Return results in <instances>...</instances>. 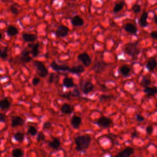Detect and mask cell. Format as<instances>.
I'll use <instances>...</instances> for the list:
<instances>
[{
    "mask_svg": "<svg viewBox=\"0 0 157 157\" xmlns=\"http://www.w3.org/2000/svg\"><path fill=\"white\" fill-rule=\"evenodd\" d=\"M69 33V28L64 25H60L56 31V34L58 37H66Z\"/></svg>",
    "mask_w": 157,
    "mask_h": 157,
    "instance_id": "obj_6",
    "label": "cell"
},
{
    "mask_svg": "<svg viewBox=\"0 0 157 157\" xmlns=\"http://www.w3.org/2000/svg\"><path fill=\"white\" fill-rule=\"evenodd\" d=\"M156 107H157V103H156Z\"/></svg>",
    "mask_w": 157,
    "mask_h": 157,
    "instance_id": "obj_47",
    "label": "cell"
},
{
    "mask_svg": "<svg viewBox=\"0 0 157 157\" xmlns=\"http://www.w3.org/2000/svg\"><path fill=\"white\" fill-rule=\"evenodd\" d=\"M84 71H85L84 67L82 65L79 64V65H77V66H76L72 67L71 68H69L68 71L72 73V74H79L84 72Z\"/></svg>",
    "mask_w": 157,
    "mask_h": 157,
    "instance_id": "obj_13",
    "label": "cell"
},
{
    "mask_svg": "<svg viewBox=\"0 0 157 157\" xmlns=\"http://www.w3.org/2000/svg\"><path fill=\"white\" fill-rule=\"evenodd\" d=\"M1 39H2V34L0 33V40H1Z\"/></svg>",
    "mask_w": 157,
    "mask_h": 157,
    "instance_id": "obj_45",
    "label": "cell"
},
{
    "mask_svg": "<svg viewBox=\"0 0 157 157\" xmlns=\"http://www.w3.org/2000/svg\"><path fill=\"white\" fill-rule=\"evenodd\" d=\"M136 120L138 121H140V122L143 121L144 120V117H142L141 115H137L136 116Z\"/></svg>",
    "mask_w": 157,
    "mask_h": 157,
    "instance_id": "obj_39",
    "label": "cell"
},
{
    "mask_svg": "<svg viewBox=\"0 0 157 157\" xmlns=\"http://www.w3.org/2000/svg\"><path fill=\"white\" fill-rule=\"evenodd\" d=\"M141 9V6L138 5V4H134L132 7V10L135 14H138V13L140 12Z\"/></svg>",
    "mask_w": 157,
    "mask_h": 157,
    "instance_id": "obj_33",
    "label": "cell"
},
{
    "mask_svg": "<svg viewBox=\"0 0 157 157\" xmlns=\"http://www.w3.org/2000/svg\"><path fill=\"white\" fill-rule=\"evenodd\" d=\"M74 141L76 144V150L78 152H84L89 147L91 138L89 135H81L76 137Z\"/></svg>",
    "mask_w": 157,
    "mask_h": 157,
    "instance_id": "obj_1",
    "label": "cell"
},
{
    "mask_svg": "<svg viewBox=\"0 0 157 157\" xmlns=\"http://www.w3.org/2000/svg\"><path fill=\"white\" fill-rule=\"evenodd\" d=\"M153 131H154V128L150 125L148 126L147 127V128H146V132H147V133L148 134H150V135L152 133H153Z\"/></svg>",
    "mask_w": 157,
    "mask_h": 157,
    "instance_id": "obj_38",
    "label": "cell"
},
{
    "mask_svg": "<svg viewBox=\"0 0 157 157\" xmlns=\"http://www.w3.org/2000/svg\"><path fill=\"white\" fill-rule=\"evenodd\" d=\"M22 37L25 42H34L37 39V36L33 34L23 33Z\"/></svg>",
    "mask_w": 157,
    "mask_h": 157,
    "instance_id": "obj_20",
    "label": "cell"
},
{
    "mask_svg": "<svg viewBox=\"0 0 157 157\" xmlns=\"http://www.w3.org/2000/svg\"><path fill=\"white\" fill-rule=\"evenodd\" d=\"M11 103L7 99H3L0 101V108L3 110L7 109L10 107Z\"/></svg>",
    "mask_w": 157,
    "mask_h": 157,
    "instance_id": "obj_23",
    "label": "cell"
},
{
    "mask_svg": "<svg viewBox=\"0 0 157 157\" xmlns=\"http://www.w3.org/2000/svg\"><path fill=\"white\" fill-rule=\"evenodd\" d=\"M23 155V150L20 148H16L12 151V156L13 157H22Z\"/></svg>",
    "mask_w": 157,
    "mask_h": 157,
    "instance_id": "obj_26",
    "label": "cell"
},
{
    "mask_svg": "<svg viewBox=\"0 0 157 157\" xmlns=\"http://www.w3.org/2000/svg\"><path fill=\"white\" fill-rule=\"evenodd\" d=\"M150 84H151L150 78H149V77H147V76H144L142 78V79L141 82V85L142 87H147L149 86V85H150Z\"/></svg>",
    "mask_w": 157,
    "mask_h": 157,
    "instance_id": "obj_29",
    "label": "cell"
},
{
    "mask_svg": "<svg viewBox=\"0 0 157 157\" xmlns=\"http://www.w3.org/2000/svg\"><path fill=\"white\" fill-rule=\"evenodd\" d=\"M107 64L106 63H104V62H98L95 63L93 69H95V71L96 72H101L104 71L105 69Z\"/></svg>",
    "mask_w": 157,
    "mask_h": 157,
    "instance_id": "obj_10",
    "label": "cell"
},
{
    "mask_svg": "<svg viewBox=\"0 0 157 157\" xmlns=\"http://www.w3.org/2000/svg\"><path fill=\"white\" fill-rule=\"evenodd\" d=\"M28 132L30 134L32 135V136H34V135H36L37 133V129L34 127V126H31L29 127Z\"/></svg>",
    "mask_w": 157,
    "mask_h": 157,
    "instance_id": "obj_32",
    "label": "cell"
},
{
    "mask_svg": "<svg viewBox=\"0 0 157 157\" xmlns=\"http://www.w3.org/2000/svg\"><path fill=\"white\" fill-rule=\"evenodd\" d=\"M125 2L123 1H120L119 3H117V4H115V5L114 7V12L115 13H117L120 12V11L122 10V9L123 8L124 6H125Z\"/></svg>",
    "mask_w": 157,
    "mask_h": 157,
    "instance_id": "obj_28",
    "label": "cell"
},
{
    "mask_svg": "<svg viewBox=\"0 0 157 157\" xmlns=\"http://www.w3.org/2000/svg\"><path fill=\"white\" fill-rule=\"evenodd\" d=\"M61 142L60 140L57 138H54L53 141H52L49 142V146L52 148V149L56 150L58 149V148L60 147Z\"/></svg>",
    "mask_w": 157,
    "mask_h": 157,
    "instance_id": "obj_22",
    "label": "cell"
},
{
    "mask_svg": "<svg viewBox=\"0 0 157 157\" xmlns=\"http://www.w3.org/2000/svg\"><path fill=\"white\" fill-rule=\"evenodd\" d=\"M119 71L121 74L123 76H128L131 72V69L126 65H124V66H122L119 68Z\"/></svg>",
    "mask_w": 157,
    "mask_h": 157,
    "instance_id": "obj_24",
    "label": "cell"
},
{
    "mask_svg": "<svg viewBox=\"0 0 157 157\" xmlns=\"http://www.w3.org/2000/svg\"><path fill=\"white\" fill-rule=\"evenodd\" d=\"M154 22L157 24V15H155L154 17Z\"/></svg>",
    "mask_w": 157,
    "mask_h": 157,
    "instance_id": "obj_44",
    "label": "cell"
},
{
    "mask_svg": "<svg viewBox=\"0 0 157 157\" xmlns=\"http://www.w3.org/2000/svg\"><path fill=\"white\" fill-rule=\"evenodd\" d=\"M94 89V85L92 84V82H91L90 81H87L85 83V84L83 87L82 90L83 92H84L85 94H89L90 93L91 91H92Z\"/></svg>",
    "mask_w": 157,
    "mask_h": 157,
    "instance_id": "obj_12",
    "label": "cell"
},
{
    "mask_svg": "<svg viewBox=\"0 0 157 157\" xmlns=\"http://www.w3.org/2000/svg\"><path fill=\"white\" fill-rule=\"evenodd\" d=\"M24 124V120L22 118L16 116L12 119V127H17V126H21Z\"/></svg>",
    "mask_w": 157,
    "mask_h": 157,
    "instance_id": "obj_11",
    "label": "cell"
},
{
    "mask_svg": "<svg viewBox=\"0 0 157 157\" xmlns=\"http://www.w3.org/2000/svg\"><path fill=\"white\" fill-rule=\"evenodd\" d=\"M96 123L99 126H101V127L108 128L112 124V120L108 117H101L99 118L97 121H96Z\"/></svg>",
    "mask_w": 157,
    "mask_h": 157,
    "instance_id": "obj_4",
    "label": "cell"
},
{
    "mask_svg": "<svg viewBox=\"0 0 157 157\" xmlns=\"http://www.w3.org/2000/svg\"><path fill=\"white\" fill-rule=\"evenodd\" d=\"M20 60L21 62H23V63H28L30 62H31L32 58L30 56V52L28 51L24 50L22 52V53H21Z\"/></svg>",
    "mask_w": 157,
    "mask_h": 157,
    "instance_id": "obj_16",
    "label": "cell"
},
{
    "mask_svg": "<svg viewBox=\"0 0 157 157\" xmlns=\"http://www.w3.org/2000/svg\"><path fill=\"white\" fill-rule=\"evenodd\" d=\"M7 33L11 36H14L17 35L19 33L18 30L14 26H9L7 30Z\"/></svg>",
    "mask_w": 157,
    "mask_h": 157,
    "instance_id": "obj_27",
    "label": "cell"
},
{
    "mask_svg": "<svg viewBox=\"0 0 157 157\" xmlns=\"http://www.w3.org/2000/svg\"><path fill=\"white\" fill-rule=\"evenodd\" d=\"M63 85L67 88H71L74 86V83L72 78L65 77L63 80Z\"/></svg>",
    "mask_w": 157,
    "mask_h": 157,
    "instance_id": "obj_25",
    "label": "cell"
},
{
    "mask_svg": "<svg viewBox=\"0 0 157 157\" xmlns=\"http://www.w3.org/2000/svg\"><path fill=\"white\" fill-rule=\"evenodd\" d=\"M78 59L82 62L85 66L88 67L91 63V59L87 53H82L78 55Z\"/></svg>",
    "mask_w": 157,
    "mask_h": 157,
    "instance_id": "obj_5",
    "label": "cell"
},
{
    "mask_svg": "<svg viewBox=\"0 0 157 157\" xmlns=\"http://www.w3.org/2000/svg\"><path fill=\"white\" fill-rule=\"evenodd\" d=\"M51 68L54 69V70L56 71H69V67L66 66V65H61L56 63V62H54L50 64Z\"/></svg>",
    "mask_w": 157,
    "mask_h": 157,
    "instance_id": "obj_7",
    "label": "cell"
},
{
    "mask_svg": "<svg viewBox=\"0 0 157 157\" xmlns=\"http://www.w3.org/2000/svg\"><path fill=\"white\" fill-rule=\"evenodd\" d=\"M39 83H40V79H39V78L35 77L33 78L32 81V84L34 86H36L38 85Z\"/></svg>",
    "mask_w": 157,
    "mask_h": 157,
    "instance_id": "obj_37",
    "label": "cell"
},
{
    "mask_svg": "<svg viewBox=\"0 0 157 157\" xmlns=\"http://www.w3.org/2000/svg\"><path fill=\"white\" fill-rule=\"evenodd\" d=\"M71 23L72 25L76 26V27H81L84 23V21L80 16L76 15L71 19Z\"/></svg>",
    "mask_w": 157,
    "mask_h": 157,
    "instance_id": "obj_14",
    "label": "cell"
},
{
    "mask_svg": "<svg viewBox=\"0 0 157 157\" xmlns=\"http://www.w3.org/2000/svg\"><path fill=\"white\" fill-rule=\"evenodd\" d=\"M147 18H148V13L146 11L143 12L141 15V17L139 20V24L141 27H146L147 25Z\"/></svg>",
    "mask_w": 157,
    "mask_h": 157,
    "instance_id": "obj_21",
    "label": "cell"
},
{
    "mask_svg": "<svg viewBox=\"0 0 157 157\" xmlns=\"http://www.w3.org/2000/svg\"><path fill=\"white\" fill-rule=\"evenodd\" d=\"M61 111L64 114H70L73 112V107L69 104L65 103L63 104L62 107H61Z\"/></svg>",
    "mask_w": 157,
    "mask_h": 157,
    "instance_id": "obj_18",
    "label": "cell"
},
{
    "mask_svg": "<svg viewBox=\"0 0 157 157\" xmlns=\"http://www.w3.org/2000/svg\"><path fill=\"white\" fill-rule=\"evenodd\" d=\"M82 123V119L80 117L74 115L72 117L71 120V123L72 127L75 129L79 128Z\"/></svg>",
    "mask_w": 157,
    "mask_h": 157,
    "instance_id": "obj_9",
    "label": "cell"
},
{
    "mask_svg": "<svg viewBox=\"0 0 157 157\" xmlns=\"http://www.w3.org/2000/svg\"><path fill=\"white\" fill-rule=\"evenodd\" d=\"M51 123H50V122H46V123H44V128L45 129H49V128L51 127Z\"/></svg>",
    "mask_w": 157,
    "mask_h": 157,
    "instance_id": "obj_40",
    "label": "cell"
},
{
    "mask_svg": "<svg viewBox=\"0 0 157 157\" xmlns=\"http://www.w3.org/2000/svg\"><path fill=\"white\" fill-rule=\"evenodd\" d=\"M134 152V149L132 147H128L125 148V149L121 151L115 157H129L132 155Z\"/></svg>",
    "mask_w": 157,
    "mask_h": 157,
    "instance_id": "obj_8",
    "label": "cell"
},
{
    "mask_svg": "<svg viewBox=\"0 0 157 157\" xmlns=\"http://www.w3.org/2000/svg\"><path fill=\"white\" fill-rule=\"evenodd\" d=\"M39 44H36L32 46V53L34 57H36L39 54Z\"/></svg>",
    "mask_w": 157,
    "mask_h": 157,
    "instance_id": "obj_30",
    "label": "cell"
},
{
    "mask_svg": "<svg viewBox=\"0 0 157 157\" xmlns=\"http://www.w3.org/2000/svg\"><path fill=\"white\" fill-rule=\"evenodd\" d=\"M34 66L36 68L38 74L41 77H46L48 75V71L43 63L39 61L34 62Z\"/></svg>",
    "mask_w": 157,
    "mask_h": 157,
    "instance_id": "obj_2",
    "label": "cell"
},
{
    "mask_svg": "<svg viewBox=\"0 0 157 157\" xmlns=\"http://www.w3.org/2000/svg\"><path fill=\"white\" fill-rule=\"evenodd\" d=\"M0 57L2 59H6L7 57V49H4L3 51H1V54H0Z\"/></svg>",
    "mask_w": 157,
    "mask_h": 157,
    "instance_id": "obj_35",
    "label": "cell"
},
{
    "mask_svg": "<svg viewBox=\"0 0 157 157\" xmlns=\"http://www.w3.org/2000/svg\"><path fill=\"white\" fill-rule=\"evenodd\" d=\"M144 92L146 93V95L149 97L154 96L157 93V87H145L144 90Z\"/></svg>",
    "mask_w": 157,
    "mask_h": 157,
    "instance_id": "obj_17",
    "label": "cell"
},
{
    "mask_svg": "<svg viewBox=\"0 0 157 157\" xmlns=\"http://www.w3.org/2000/svg\"><path fill=\"white\" fill-rule=\"evenodd\" d=\"M124 29L126 32L131 34H134L137 32L136 27L132 23H127L126 25H125V26L124 27Z\"/></svg>",
    "mask_w": 157,
    "mask_h": 157,
    "instance_id": "obj_15",
    "label": "cell"
},
{
    "mask_svg": "<svg viewBox=\"0 0 157 157\" xmlns=\"http://www.w3.org/2000/svg\"><path fill=\"white\" fill-rule=\"evenodd\" d=\"M1 50L0 49V54H1Z\"/></svg>",
    "mask_w": 157,
    "mask_h": 157,
    "instance_id": "obj_46",
    "label": "cell"
},
{
    "mask_svg": "<svg viewBox=\"0 0 157 157\" xmlns=\"http://www.w3.org/2000/svg\"><path fill=\"white\" fill-rule=\"evenodd\" d=\"M14 138L17 141L21 142L24 139V134L20 132H18L14 134Z\"/></svg>",
    "mask_w": 157,
    "mask_h": 157,
    "instance_id": "obj_31",
    "label": "cell"
},
{
    "mask_svg": "<svg viewBox=\"0 0 157 157\" xmlns=\"http://www.w3.org/2000/svg\"><path fill=\"white\" fill-rule=\"evenodd\" d=\"M125 52L129 56L133 57L136 56L139 53V50L137 47V44L135 43H129L126 44L124 49Z\"/></svg>",
    "mask_w": 157,
    "mask_h": 157,
    "instance_id": "obj_3",
    "label": "cell"
},
{
    "mask_svg": "<svg viewBox=\"0 0 157 157\" xmlns=\"http://www.w3.org/2000/svg\"><path fill=\"white\" fill-rule=\"evenodd\" d=\"M101 100H104V99H106L107 98H109L110 97L109 96H106V95H101Z\"/></svg>",
    "mask_w": 157,
    "mask_h": 157,
    "instance_id": "obj_43",
    "label": "cell"
},
{
    "mask_svg": "<svg viewBox=\"0 0 157 157\" xmlns=\"http://www.w3.org/2000/svg\"><path fill=\"white\" fill-rule=\"evenodd\" d=\"M146 66L147 69H149V71H154L156 68V67L157 66V62L155 60V58H151L148 61Z\"/></svg>",
    "mask_w": 157,
    "mask_h": 157,
    "instance_id": "obj_19",
    "label": "cell"
},
{
    "mask_svg": "<svg viewBox=\"0 0 157 157\" xmlns=\"http://www.w3.org/2000/svg\"><path fill=\"white\" fill-rule=\"evenodd\" d=\"M70 95H71V97L72 96V97H79L81 93H80V91H78V89H75L73 90L72 92L70 93Z\"/></svg>",
    "mask_w": 157,
    "mask_h": 157,
    "instance_id": "obj_36",
    "label": "cell"
},
{
    "mask_svg": "<svg viewBox=\"0 0 157 157\" xmlns=\"http://www.w3.org/2000/svg\"><path fill=\"white\" fill-rule=\"evenodd\" d=\"M10 10L11 11V12L14 14V15H17L19 14V10L18 9H17L14 4L13 5H12L11 7H10Z\"/></svg>",
    "mask_w": 157,
    "mask_h": 157,
    "instance_id": "obj_34",
    "label": "cell"
},
{
    "mask_svg": "<svg viewBox=\"0 0 157 157\" xmlns=\"http://www.w3.org/2000/svg\"><path fill=\"white\" fill-rule=\"evenodd\" d=\"M0 121L1 122H5L6 121V118L3 114H1V113H0Z\"/></svg>",
    "mask_w": 157,
    "mask_h": 157,
    "instance_id": "obj_42",
    "label": "cell"
},
{
    "mask_svg": "<svg viewBox=\"0 0 157 157\" xmlns=\"http://www.w3.org/2000/svg\"><path fill=\"white\" fill-rule=\"evenodd\" d=\"M150 36L152 38L156 39V40H157V32H152L151 34H150Z\"/></svg>",
    "mask_w": 157,
    "mask_h": 157,
    "instance_id": "obj_41",
    "label": "cell"
}]
</instances>
